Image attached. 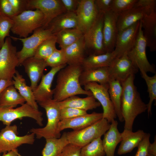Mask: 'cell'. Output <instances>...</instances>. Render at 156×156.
Returning a JSON list of instances; mask_svg holds the SVG:
<instances>
[{
	"mask_svg": "<svg viewBox=\"0 0 156 156\" xmlns=\"http://www.w3.org/2000/svg\"><path fill=\"white\" fill-rule=\"evenodd\" d=\"M83 68L81 65H67L57 73L56 84L53 90V99L57 102L78 94L92 95L81 87L79 78Z\"/></svg>",
	"mask_w": 156,
	"mask_h": 156,
	"instance_id": "6da1fadb",
	"label": "cell"
},
{
	"mask_svg": "<svg viewBox=\"0 0 156 156\" xmlns=\"http://www.w3.org/2000/svg\"><path fill=\"white\" fill-rule=\"evenodd\" d=\"M135 75H130L122 82L121 101L122 114L125 129L132 131L135 119L147 110V104L142 100L134 83Z\"/></svg>",
	"mask_w": 156,
	"mask_h": 156,
	"instance_id": "7a4b0ae2",
	"label": "cell"
},
{
	"mask_svg": "<svg viewBox=\"0 0 156 156\" xmlns=\"http://www.w3.org/2000/svg\"><path fill=\"white\" fill-rule=\"evenodd\" d=\"M45 110L47 118V124L43 128L31 129L30 132L36 135V138H44L46 139L59 138L61 133L58 130L60 121V107L58 102L53 99H49L38 103Z\"/></svg>",
	"mask_w": 156,
	"mask_h": 156,
	"instance_id": "3957f363",
	"label": "cell"
},
{
	"mask_svg": "<svg viewBox=\"0 0 156 156\" xmlns=\"http://www.w3.org/2000/svg\"><path fill=\"white\" fill-rule=\"evenodd\" d=\"M11 31L21 38H26L37 29L42 27L44 15L38 9L26 10L12 19Z\"/></svg>",
	"mask_w": 156,
	"mask_h": 156,
	"instance_id": "277c9868",
	"label": "cell"
},
{
	"mask_svg": "<svg viewBox=\"0 0 156 156\" xmlns=\"http://www.w3.org/2000/svg\"><path fill=\"white\" fill-rule=\"evenodd\" d=\"M110 124L104 118L83 129L66 132L69 143L82 148L94 140L101 138L109 129Z\"/></svg>",
	"mask_w": 156,
	"mask_h": 156,
	"instance_id": "5b68a950",
	"label": "cell"
},
{
	"mask_svg": "<svg viewBox=\"0 0 156 156\" xmlns=\"http://www.w3.org/2000/svg\"><path fill=\"white\" fill-rule=\"evenodd\" d=\"M144 6L140 21L147 46L151 52L156 50V0H142Z\"/></svg>",
	"mask_w": 156,
	"mask_h": 156,
	"instance_id": "8992f818",
	"label": "cell"
},
{
	"mask_svg": "<svg viewBox=\"0 0 156 156\" xmlns=\"http://www.w3.org/2000/svg\"><path fill=\"white\" fill-rule=\"evenodd\" d=\"M104 14L99 12L93 24L83 35L86 52L88 55L106 53L103 42V27Z\"/></svg>",
	"mask_w": 156,
	"mask_h": 156,
	"instance_id": "52a82bcc",
	"label": "cell"
},
{
	"mask_svg": "<svg viewBox=\"0 0 156 156\" xmlns=\"http://www.w3.org/2000/svg\"><path fill=\"white\" fill-rule=\"evenodd\" d=\"M16 47L11 38L7 37L0 49V80H12L15 75L16 67L19 66Z\"/></svg>",
	"mask_w": 156,
	"mask_h": 156,
	"instance_id": "ba28073f",
	"label": "cell"
},
{
	"mask_svg": "<svg viewBox=\"0 0 156 156\" xmlns=\"http://www.w3.org/2000/svg\"><path fill=\"white\" fill-rule=\"evenodd\" d=\"M49 29L42 27L35 30L30 36L26 38H17L10 36L15 40H20L23 43L21 49L17 52L19 66L26 59L34 56L40 44L44 40L53 35Z\"/></svg>",
	"mask_w": 156,
	"mask_h": 156,
	"instance_id": "9c48e42d",
	"label": "cell"
},
{
	"mask_svg": "<svg viewBox=\"0 0 156 156\" xmlns=\"http://www.w3.org/2000/svg\"><path fill=\"white\" fill-rule=\"evenodd\" d=\"M147 44L143 34L140 22L138 36L133 48L127 53V55L135 66L140 72L156 74L155 68L149 62L147 57Z\"/></svg>",
	"mask_w": 156,
	"mask_h": 156,
	"instance_id": "30bf717a",
	"label": "cell"
},
{
	"mask_svg": "<svg viewBox=\"0 0 156 156\" xmlns=\"http://www.w3.org/2000/svg\"><path fill=\"white\" fill-rule=\"evenodd\" d=\"M16 125L6 126L0 131V149L1 152L6 153L13 150L24 144H33L35 134L31 133L23 136L18 135Z\"/></svg>",
	"mask_w": 156,
	"mask_h": 156,
	"instance_id": "8fae6325",
	"label": "cell"
},
{
	"mask_svg": "<svg viewBox=\"0 0 156 156\" xmlns=\"http://www.w3.org/2000/svg\"><path fill=\"white\" fill-rule=\"evenodd\" d=\"M42 113L38 109L33 108L27 103L14 108L0 107V121L6 126L10 125L13 121L21 120L24 117L35 120L39 126L43 125Z\"/></svg>",
	"mask_w": 156,
	"mask_h": 156,
	"instance_id": "7c38bea8",
	"label": "cell"
},
{
	"mask_svg": "<svg viewBox=\"0 0 156 156\" xmlns=\"http://www.w3.org/2000/svg\"><path fill=\"white\" fill-rule=\"evenodd\" d=\"M84 87V90L91 92L94 98L102 105L103 110V118L109 123L115 120L117 116L108 93L109 87L94 82L88 83Z\"/></svg>",
	"mask_w": 156,
	"mask_h": 156,
	"instance_id": "4fadbf2b",
	"label": "cell"
},
{
	"mask_svg": "<svg viewBox=\"0 0 156 156\" xmlns=\"http://www.w3.org/2000/svg\"><path fill=\"white\" fill-rule=\"evenodd\" d=\"M27 8L42 12L44 15L42 27L45 29L55 17L66 12L60 0H28Z\"/></svg>",
	"mask_w": 156,
	"mask_h": 156,
	"instance_id": "5bb4252c",
	"label": "cell"
},
{
	"mask_svg": "<svg viewBox=\"0 0 156 156\" xmlns=\"http://www.w3.org/2000/svg\"><path fill=\"white\" fill-rule=\"evenodd\" d=\"M110 79L119 81L121 84L130 75L136 73V68L125 53L122 56L116 58L108 67Z\"/></svg>",
	"mask_w": 156,
	"mask_h": 156,
	"instance_id": "9a60e30c",
	"label": "cell"
},
{
	"mask_svg": "<svg viewBox=\"0 0 156 156\" xmlns=\"http://www.w3.org/2000/svg\"><path fill=\"white\" fill-rule=\"evenodd\" d=\"M76 13L78 21L77 29L84 35L93 24L99 14L94 0H80Z\"/></svg>",
	"mask_w": 156,
	"mask_h": 156,
	"instance_id": "2e32d148",
	"label": "cell"
},
{
	"mask_svg": "<svg viewBox=\"0 0 156 156\" xmlns=\"http://www.w3.org/2000/svg\"><path fill=\"white\" fill-rule=\"evenodd\" d=\"M140 25L139 21L118 32L114 50L116 58L121 57L133 48L138 36Z\"/></svg>",
	"mask_w": 156,
	"mask_h": 156,
	"instance_id": "e0dca14e",
	"label": "cell"
},
{
	"mask_svg": "<svg viewBox=\"0 0 156 156\" xmlns=\"http://www.w3.org/2000/svg\"><path fill=\"white\" fill-rule=\"evenodd\" d=\"M118 15L112 11L104 14L103 34L106 53H111L115 49L118 33L117 22Z\"/></svg>",
	"mask_w": 156,
	"mask_h": 156,
	"instance_id": "ac0fdd59",
	"label": "cell"
},
{
	"mask_svg": "<svg viewBox=\"0 0 156 156\" xmlns=\"http://www.w3.org/2000/svg\"><path fill=\"white\" fill-rule=\"evenodd\" d=\"M67 65L64 64L51 68L48 73L43 75L40 82L33 91L37 103L53 99V90L51 87L54 77L59 70Z\"/></svg>",
	"mask_w": 156,
	"mask_h": 156,
	"instance_id": "d6986e66",
	"label": "cell"
},
{
	"mask_svg": "<svg viewBox=\"0 0 156 156\" xmlns=\"http://www.w3.org/2000/svg\"><path fill=\"white\" fill-rule=\"evenodd\" d=\"M102 113L93 112L91 114L78 116L73 118L61 120L59 122L58 130L61 132L67 128L73 131L79 130L90 125L103 118Z\"/></svg>",
	"mask_w": 156,
	"mask_h": 156,
	"instance_id": "ffe728a7",
	"label": "cell"
},
{
	"mask_svg": "<svg viewBox=\"0 0 156 156\" xmlns=\"http://www.w3.org/2000/svg\"><path fill=\"white\" fill-rule=\"evenodd\" d=\"M21 65L23 66L25 71L30 79V87L33 91L44 75V70L47 66L46 63L44 60L33 56L24 60Z\"/></svg>",
	"mask_w": 156,
	"mask_h": 156,
	"instance_id": "44dd1931",
	"label": "cell"
},
{
	"mask_svg": "<svg viewBox=\"0 0 156 156\" xmlns=\"http://www.w3.org/2000/svg\"><path fill=\"white\" fill-rule=\"evenodd\" d=\"M144 6L141 0H138L134 6L118 15L117 27L118 32L140 21L143 15Z\"/></svg>",
	"mask_w": 156,
	"mask_h": 156,
	"instance_id": "7402d4cb",
	"label": "cell"
},
{
	"mask_svg": "<svg viewBox=\"0 0 156 156\" xmlns=\"http://www.w3.org/2000/svg\"><path fill=\"white\" fill-rule=\"evenodd\" d=\"M78 21L75 12H66L55 17L49 23L46 29L55 34L66 29L77 28Z\"/></svg>",
	"mask_w": 156,
	"mask_h": 156,
	"instance_id": "603a6c76",
	"label": "cell"
},
{
	"mask_svg": "<svg viewBox=\"0 0 156 156\" xmlns=\"http://www.w3.org/2000/svg\"><path fill=\"white\" fill-rule=\"evenodd\" d=\"M121 134L122 139L117 151V154L119 155L130 153L137 147L146 133L140 129L133 132L132 131L124 129Z\"/></svg>",
	"mask_w": 156,
	"mask_h": 156,
	"instance_id": "cb8c5ba5",
	"label": "cell"
},
{
	"mask_svg": "<svg viewBox=\"0 0 156 156\" xmlns=\"http://www.w3.org/2000/svg\"><path fill=\"white\" fill-rule=\"evenodd\" d=\"M118 124L116 120L112 121L109 129L104 134L102 143L106 156H114L116 148L122 140L121 134L118 129Z\"/></svg>",
	"mask_w": 156,
	"mask_h": 156,
	"instance_id": "d4e9b609",
	"label": "cell"
},
{
	"mask_svg": "<svg viewBox=\"0 0 156 156\" xmlns=\"http://www.w3.org/2000/svg\"><path fill=\"white\" fill-rule=\"evenodd\" d=\"M109 79L108 67H106L83 70L80 76L79 81L81 86L94 82L109 87Z\"/></svg>",
	"mask_w": 156,
	"mask_h": 156,
	"instance_id": "484cf974",
	"label": "cell"
},
{
	"mask_svg": "<svg viewBox=\"0 0 156 156\" xmlns=\"http://www.w3.org/2000/svg\"><path fill=\"white\" fill-rule=\"evenodd\" d=\"M64 50L67 65L81 66L86 57L83 35L77 41Z\"/></svg>",
	"mask_w": 156,
	"mask_h": 156,
	"instance_id": "4316f807",
	"label": "cell"
},
{
	"mask_svg": "<svg viewBox=\"0 0 156 156\" xmlns=\"http://www.w3.org/2000/svg\"><path fill=\"white\" fill-rule=\"evenodd\" d=\"M60 108L70 107L87 111L96 108L101 105L93 95L80 98L76 95L70 97L58 102Z\"/></svg>",
	"mask_w": 156,
	"mask_h": 156,
	"instance_id": "83f0119b",
	"label": "cell"
},
{
	"mask_svg": "<svg viewBox=\"0 0 156 156\" xmlns=\"http://www.w3.org/2000/svg\"><path fill=\"white\" fill-rule=\"evenodd\" d=\"M116 57L114 51L100 55H89L85 58L81 66L83 70L108 67Z\"/></svg>",
	"mask_w": 156,
	"mask_h": 156,
	"instance_id": "f1b7e54d",
	"label": "cell"
},
{
	"mask_svg": "<svg viewBox=\"0 0 156 156\" xmlns=\"http://www.w3.org/2000/svg\"><path fill=\"white\" fill-rule=\"evenodd\" d=\"M12 81L14 87L25 100L26 103L33 108L38 109L37 103L35 99L32 90L30 86L27 85L25 79L17 70L12 78Z\"/></svg>",
	"mask_w": 156,
	"mask_h": 156,
	"instance_id": "f546056e",
	"label": "cell"
},
{
	"mask_svg": "<svg viewBox=\"0 0 156 156\" xmlns=\"http://www.w3.org/2000/svg\"><path fill=\"white\" fill-rule=\"evenodd\" d=\"M25 100L20 94L13 85L5 88L0 95V107L14 108L22 105Z\"/></svg>",
	"mask_w": 156,
	"mask_h": 156,
	"instance_id": "4dcf8cb0",
	"label": "cell"
},
{
	"mask_svg": "<svg viewBox=\"0 0 156 156\" xmlns=\"http://www.w3.org/2000/svg\"><path fill=\"white\" fill-rule=\"evenodd\" d=\"M46 140L42 152V156H59L65 147L69 143L65 132L59 138H49Z\"/></svg>",
	"mask_w": 156,
	"mask_h": 156,
	"instance_id": "1f68e13d",
	"label": "cell"
},
{
	"mask_svg": "<svg viewBox=\"0 0 156 156\" xmlns=\"http://www.w3.org/2000/svg\"><path fill=\"white\" fill-rule=\"evenodd\" d=\"M108 92L117 117L120 121H124L121 107L122 87L120 82L114 79H109Z\"/></svg>",
	"mask_w": 156,
	"mask_h": 156,
	"instance_id": "d6a6232c",
	"label": "cell"
},
{
	"mask_svg": "<svg viewBox=\"0 0 156 156\" xmlns=\"http://www.w3.org/2000/svg\"><path fill=\"white\" fill-rule=\"evenodd\" d=\"M56 42L61 49H64L79 39L83 35L77 28L62 30L55 34Z\"/></svg>",
	"mask_w": 156,
	"mask_h": 156,
	"instance_id": "836d02e7",
	"label": "cell"
},
{
	"mask_svg": "<svg viewBox=\"0 0 156 156\" xmlns=\"http://www.w3.org/2000/svg\"><path fill=\"white\" fill-rule=\"evenodd\" d=\"M56 38L55 35L43 41L38 47L34 55L35 57L45 60L56 49Z\"/></svg>",
	"mask_w": 156,
	"mask_h": 156,
	"instance_id": "e575fe53",
	"label": "cell"
},
{
	"mask_svg": "<svg viewBox=\"0 0 156 156\" xmlns=\"http://www.w3.org/2000/svg\"><path fill=\"white\" fill-rule=\"evenodd\" d=\"M81 156H104L102 140L101 137L96 139L81 148Z\"/></svg>",
	"mask_w": 156,
	"mask_h": 156,
	"instance_id": "d590c367",
	"label": "cell"
},
{
	"mask_svg": "<svg viewBox=\"0 0 156 156\" xmlns=\"http://www.w3.org/2000/svg\"><path fill=\"white\" fill-rule=\"evenodd\" d=\"M142 77L145 80L147 88L149 100L147 104L148 116L151 114V108L153 101L156 100V74L153 76H148L146 73L140 72Z\"/></svg>",
	"mask_w": 156,
	"mask_h": 156,
	"instance_id": "8d00e7d4",
	"label": "cell"
},
{
	"mask_svg": "<svg viewBox=\"0 0 156 156\" xmlns=\"http://www.w3.org/2000/svg\"><path fill=\"white\" fill-rule=\"evenodd\" d=\"M45 61L47 66L51 68L67 64V60L64 49H56Z\"/></svg>",
	"mask_w": 156,
	"mask_h": 156,
	"instance_id": "74e56055",
	"label": "cell"
},
{
	"mask_svg": "<svg viewBox=\"0 0 156 156\" xmlns=\"http://www.w3.org/2000/svg\"><path fill=\"white\" fill-rule=\"evenodd\" d=\"M13 25L12 19L0 15V49L6 38L10 36V33Z\"/></svg>",
	"mask_w": 156,
	"mask_h": 156,
	"instance_id": "f35d334b",
	"label": "cell"
},
{
	"mask_svg": "<svg viewBox=\"0 0 156 156\" xmlns=\"http://www.w3.org/2000/svg\"><path fill=\"white\" fill-rule=\"evenodd\" d=\"M138 0H113L112 11L118 15L133 7Z\"/></svg>",
	"mask_w": 156,
	"mask_h": 156,
	"instance_id": "ab89813d",
	"label": "cell"
},
{
	"mask_svg": "<svg viewBox=\"0 0 156 156\" xmlns=\"http://www.w3.org/2000/svg\"><path fill=\"white\" fill-rule=\"evenodd\" d=\"M87 114L86 111L70 107L61 108L60 110V121L73 118Z\"/></svg>",
	"mask_w": 156,
	"mask_h": 156,
	"instance_id": "60d3db41",
	"label": "cell"
},
{
	"mask_svg": "<svg viewBox=\"0 0 156 156\" xmlns=\"http://www.w3.org/2000/svg\"><path fill=\"white\" fill-rule=\"evenodd\" d=\"M0 15L12 19L16 14L8 0H0Z\"/></svg>",
	"mask_w": 156,
	"mask_h": 156,
	"instance_id": "b9f144b4",
	"label": "cell"
},
{
	"mask_svg": "<svg viewBox=\"0 0 156 156\" xmlns=\"http://www.w3.org/2000/svg\"><path fill=\"white\" fill-rule=\"evenodd\" d=\"M151 134L146 133L142 140L138 145V150L135 156H147L148 154V149Z\"/></svg>",
	"mask_w": 156,
	"mask_h": 156,
	"instance_id": "7bdbcfd3",
	"label": "cell"
},
{
	"mask_svg": "<svg viewBox=\"0 0 156 156\" xmlns=\"http://www.w3.org/2000/svg\"><path fill=\"white\" fill-rule=\"evenodd\" d=\"M12 5L16 16L28 10V0H8Z\"/></svg>",
	"mask_w": 156,
	"mask_h": 156,
	"instance_id": "ee69618b",
	"label": "cell"
},
{
	"mask_svg": "<svg viewBox=\"0 0 156 156\" xmlns=\"http://www.w3.org/2000/svg\"><path fill=\"white\" fill-rule=\"evenodd\" d=\"M81 148L69 143L64 148L59 156H81Z\"/></svg>",
	"mask_w": 156,
	"mask_h": 156,
	"instance_id": "f6af8a7d",
	"label": "cell"
},
{
	"mask_svg": "<svg viewBox=\"0 0 156 156\" xmlns=\"http://www.w3.org/2000/svg\"><path fill=\"white\" fill-rule=\"evenodd\" d=\"M113 0H94L98 12L105 14L112 10Z\"/></svg>",
	"mask_w": 156,
	"mask_h": 156,
	"instance_id": "bcb514c9",
	"label": "cell"
},
{
	"mask_svg": "<svg viewBox=\"0 0 156 156\" xmlns=\"http://www.w3.org/2000/svg\"><path fill=\"white\" fill-rule=\"evenodd\" d=\"M60 1L66 11L76 12L80 0H60Z\"/></svg>",
	"mask_w": 156,
	"mask_h": 156,
	"instance_id": "7dc6e473",
	"label": "cell"
},
{
	"mask_svg": "<svg viewBox=\"0 0 156 156\" xmlns=\"http://www.w3.org/2000/svg\"><path fill=\"white\" fill-rule=\"evenodd\" d=\"M13 85L12 80L2 79L0 80V95L4 90L8 86Z\"/></svg>",
	"mask_w": 156,
	"mask_h": 156,
	"instance_id": "c3c4849f",
	"label": "cell"
},
{
	"mask_svg": "<svg viewBox=\"0 0 156 156\" xmlns=\"http://www.w3.org/2000/svg\"><path fill=\"white\" fill-rule=\"evenodd\" d=\"M148 154L156 156V138L155 136L154 140L153 143H150L148 149Z\"/></svg>",
	"mask_w": 156,
	"mask_h": 156,
	"instance_id": "681fc988",
	"label": "cell"
},
{
	"mask_svg": "<svg viewBox=\"0 0 156 156\" xmlns=\"http://www.w3.org/2000/svg\"><path fill=\"white\" fill-rule=\"evenodd\" d=\"M17 149H16L8 152L6 153H4L1 156H18L17 152Z\"/></svg>",
	"mask_w": 156,
	"mask_h": 156,
	"instance_id": "f907efd6",
	"label": "cell"
},
{
	"mask_svg": "<svg viewBox=\"0 0 156 156\" xmlns=\"http://www.w3.org/2000/svg\"><path fill=\"white\" fill-rule=\"evenodd\" d=\"M17 154L18 155V156H22L20 154H19L18 152H17Z\"/></svg>",
	"mask_w": 156,
	"mask_h": 156,
	"instance_id": "816d5d0a",
	"label": "cell"
},
{
	"mask_svg": "<svg viewBox=\"0 0 156 156\" xmlns=\"http://www.w3.org/2000/svg\"><path fill=\"white\" fill-rule=\"evenodd\" d=\"M147 156H153V155H150V154H148Z\"/></svg>",
	"mask_w": 156,
	"mask_h": 156,
	"instance_id": "f5cc1de1",
	"label": "cell"
},
{
	"mask_svg": "<svg viewBox=\"0 0 156 156\" xmlns=\"http://www.w3.org/2000/svg\"><path fill=\"white\" fill-rule=\"evenodd\" d=\"M1 153V150L0 149V153Z\"/></svg>",
	"mask_w": 156,
	"mask_h": 156,
	"instance_id": "db71d44e",
	"label": "cell"
}]
</instances>
